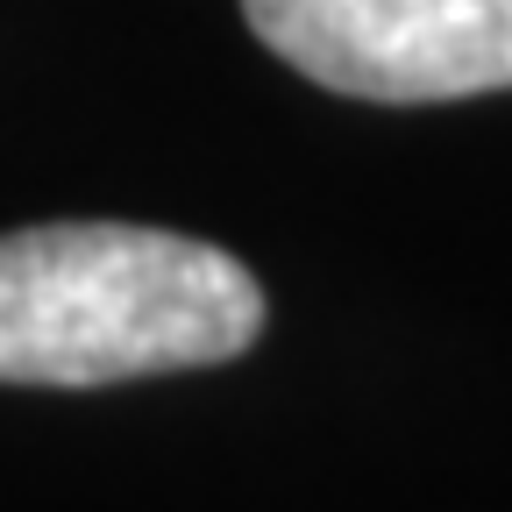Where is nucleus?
<instances>
[{
	"label": "nucleus",
	"mask_w": 512,
	"mask_h": 512,
	"mask_svg": "<svg viewBox=\"0 0 512 512\" xmlns=\"http://www.w3.org/2000/svg\"><path fill=\"white\" fill-rule=\"evenodd\" d=\"M264 335V285L228 249L128 221L0 235V384H121L228 363Z\"/></svg>",
	"instance_id": "nucleus-1"
},
{
	"label": "nucleus",
	"mask_w": 512,
	"mask_h": 512,
	"mask_svg": "<svg viewBox=\"0 0 512 512\" xmlns=\"http://www.w3.org/2000/svg\"><path fill=\"white\" fill-rule=\"evenodd\" d=\"M249 29L313 86L427 107L512 86V0H242Z\"/></svg>",
	"instance_id": "nucleus-2"
}]
</instances>
